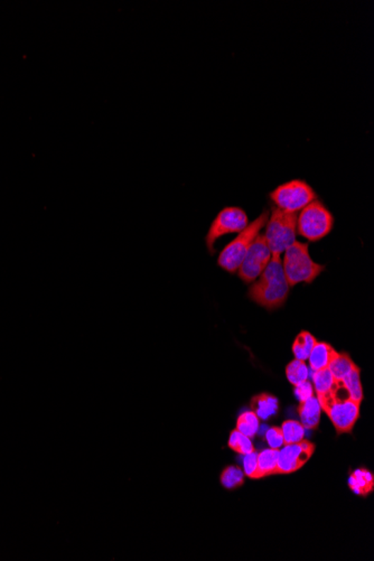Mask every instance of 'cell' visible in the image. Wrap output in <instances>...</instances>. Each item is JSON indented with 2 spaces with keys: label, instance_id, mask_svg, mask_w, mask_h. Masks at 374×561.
<instances>
[{
  "label": "cell",
  "instance_id": "obj_1",
  "mask_svg": "<svg viewBox=\"0 0 374 561\" xmlns=\"http://www.w3.org/2000/svg\"><path fill=\"white\" fill-rule=\"evenodd\" d=\"M259 277V280L252 282L249 289L251 301L268 311L280 308L288 299L291 291L280 255H272L268 266Z\"/></svg>",
  "mask_w": 374,
  "mask_h": 561
},
{
  "label": "cell",
  "instance_id": "obj_2",
  "mask_svg": "<svg viewBox=\"0 0 374 561\" xmlns=\"http://www.w3.org/2000/svg\"><path fill=\"white\" fill-rule=\"evenodd\" d=\"M284 253V272L291 288L302 282L312 284L325 270V266L310 258L307 243L295 241Z\"/></svg>",
  "mask_w": 374,
  "mask_h": 561
},
{
  "label": "cell",
  "instance_id": "obj_3",
  "mask_svg": "<svg viewBox=\"0 0 374 561\" xmlns=\"http://www.w3.org/2000/svg\"><path fill=\"white\" fill-rule=\"evenodd\" d=\"M269 214V211L267 209L264 211L256 220L249 223L248 226L243 231L240 232L235 239L232 240L229 245L224 247L218 255V266L230 274H237L238 269L241 266L249 248L252 245L253 240L256 239L258 234L262 233Z\"/></svg>",
  "mask_w": 374,
  "mask_h": 561
},
{
  "label": "cell",
  "instance_id": "obj_4",
  "mask_svg": "<svg viewBox=\"0 0 374 561\" xmlns=\"http://www.w3.org/2000/svg\"><path fill=\"white\" fill-rule=\"evenodd\" d=\"M264 240L272 255H281L297 241V215L274 207L266 223Z\"/></svg>",
  "mask_w": 374,
  "mask_h": 561
},
{
  "label": "cell",
  "instance_id": "obj_5",
  "mask_svg": "<svg viewBox=\"0 0 374 561\" xmlns=\"http://www.w3.org/2000/svg\"><path fill=\"white\" fill-rule=\"evenodd\" d=\"M333 226V214L318 199L305 207L297 216V233L310 242L324 239L331 233Z\"/></svg>",
  "mask_w": 374,
  "mask_h": 561
},
{
  "label": "cell",
  "instance_id": "obj_6",
  "mask_svg": "<svg viewBox=\"0 0 374 561\" xmlns=\"http://www.w3.org/2000/svg\"><path fill=\"white\" fill-rule=\"evenodd\" d=\"M320 405L331 419L339 435L352 432L354 424L360 417V405L347 397L346 391L341 381L337 393L326 399Z\"/></svg>",
  "mask_w": 374,
  "mask_h": 561
},
{
  "label": "cell",
  "instance_id": "obj_7",
  "mask_svg": "<svg viewBox=\"0 0 374 561\" xmlns=\"http://www.w3.org/2000/svg\"><path fill=\"white\" fill-rule=\"evenodd\" d=\"M269 197L277 209L296 214L317 199V194L305 180H293L276 187Z\"/></svg>",
  "mask_w": 374,
  "mask_h": 561
},
{
  "label": "cell",
  "instance_id": "obj_8",
  "mask_svg": "<svg viewBox=\"0 0 374 561\" xmlns=\"http://www.w3.org/2000/svg\"><path fill=\"white\" fill-rule=\"evenodd\" d=\"M248 224L249 218L245 209L238 207H224L213 220L205 236V243L210 253H214V245L220 238L226 234L240 233Z\"/></svg>",
  "mask_w": 374,
  "mask_h": 561
},
{
  "label": "cell",
  "instance_id": "obj_9",
  "mask_svg": "<svg viewBox=\"0 0 374 561\" xmlns=\"http://www.w3.org/2000/svg\"><path fill=\"white\" fill-rule=\"evenodd\" d=\"M271 253L264 240V234H258L249 248L241 266L238 269V276L245 284L256 282L271 260Z\"/></svg>",
  "mask_w": 374,
  "mask_h": 561
},
{
  "label": "cell",
  "instance_id": "obj_10",
  "mask_svg": "<svg viewBox=\"0 0 374 561\" xmlns=\"http://www.w3.org/2000/svg\"><path fill=\"white\" fill-rule=\"evenodd\" d=\"M315 451V445L308 441L285 445L279 451L277 463V474H291L296 472L308 462Z\"/></svg>",
  "mask_w": 374,
  "mask_h": 561
},
{
  "label": "cell",
  "instance_id": "obj_11",
  "mask_svg": "<svg viewBox=\"0 0 374 561\" xmlns=\"http://www.w3.org/2000/svg\"><path fill=\"white\" fill-rule=\"evenodd\" d=\"M312 381H314V390L316 391V398H317L320 405L323 403L326 399L335 395L339 387V381H337L333 378L329 369L314 371Z\"/></svg>",
  "mask_w": 374,
  "mask_h": 561
},
{
  "label": "cell",
  "instance_id": "obj_12",
  "mask_svg": "<svg viewBox=\"0 0 374 561\" xmlns=\"http://www.w3.org/2000/svg\"><path fill=\"white\" fill-rule=\"evenodd\" d=\"M250 407L251 411H253L259 419L267 420L277 414L279 401L277 397L270 393H260L251 399Z\"/></svg>",
  "mask_w": 374,
  "mask_h": 561
},
{
  "label": "cell",
  "instance_id": "obj_13",
  "mask_svg": "<svg viewBox=\"0 0 374 561\" xmlns=\"http://www.w3.org/2000/svg\"><path fill=\"white\" fill-rule=\"evenodd\" d=\"M320 408L316 395H312L310 399L302 401L298 407V415L300 417V424L304 426L305 429H316L320 424Z\"/></svg>",
  "mask_w": 374,
  "mask_h": 561
},
{
  "label": "cell",
  "instance_id": "obj_14",
  "mask_svg": "<svg viewBox=\"0 0 374 561\" xmlns=\"http://www.w3.org/2000/svg\"><path fill=\"white\" fill-rule=\"evenodd\" d=\"M335 352H337L335 349L331 347L329 343L317 342L315 347H312L310 357L307 359V361L310 362V369L312 371H320L329 368V362Z\"/></svg>",
  "mask_w": 374,
  "mask_h": 561
},
{
  "label": "cell",
  "instance_id": "obj_15",
  "mask_svg": "<svg viewBox=\"0 0 374 561\" xmlns=\"http://www.w3.org/2000/svg\"><path fill=\"white\" fill-rule=\"evenodd\" d=\"M349 486L356 495L366 497L373 492V474L364 468L354 470L349 478Z\"/></svg>",
  "mask_w": 374,
  "mask_h": 561
},
{
  "label": "cell",
  "instance_id": "obj_16",
  "mask_svg": "<svg viewBox=\"0 0 374 561\" xmlns=\"http://www.w3.org/2000/svg\"><path fill=\"white\" fill-rule=\"evenodd\" d=\"M278 456H279V449H264L258 454L256 480L277 474Z\"/></svg>",
  "mask_w": 374,
  "mask_h": 561
},
{
  "label": "cell",
  "instance_id": "obj_17",
  "mask_svg": "<svg viewBox=\"0 0 374 561\" xmlns=\"http://www.w3.org/2000/svg\"><path fill=\"white\" fill-rule=\"evenodd\" d=\"M343 387L346 391L347 397L351 400L361 405L363 400V388L361 383V370L358 366H354L350 374H347L342 381Z\"/></svg>",
  "mask_w": 374,
  "mask_h": 561
},
{
  "label": "cell",
  "instance_id": "obj_18",
  "mask_svg": "<svg viewBox=\"0 0 374 561\" xmlns=\"http://www.w3.org/2000/svg\"><path fill=\"white\" fill-rule=\"evenodd\" d=\"M356 366V363L353 362L350 355L346 353L335 352L327 369L337 381H342L343 378L350 374Z\"/></svg>",
  "mask_w": 374,
  "mask_h": 561
},
{
  "label": "cell",
  "instance_id": "obj_19",
  "mask_svg": "<svg viewBox=\"0 0 374 561\" xmlns=\"http://www.w3.org/2000/svg\"><path fill=\"white\" fill-rule=\"evenodd\" d=\"M316 343H317V340L310 332H307V330L300 332L293 344V353L295 355V359L306 362Z\"/></svg>",
  "mask_w": 374,
  "mask_h": 561
},
{
  "label": "cell",
  "instance_id": "obj_20",
  "mask_svg": "<svg viewBox=\"0 0 374 561\" xmlns=\"http://www.w3.org/2000/svg\"><path fill=\"white\" fill-rule=\"evenodd\" d=\"M284 435V444L291 445L304 441L305 428L300 422L296 420H286L281 426Z\"/></svg>",
  "mask_w": 374,
  "mask_h": 561
},
{
  "label": "cell",
  "instance_id": "obj_21",
  "mask_svg": "<svg viewBox=\"0 0 374 561\" xmlns=\"http://www.w3.org/2000/svg\"><path fill=\"white\" fill-rule=\"evenodd\" d=\"M308 376H310V371L304 361L295 359L289 363L288 366H286V376L293 387L302 382L307 381Z\"/></svg>",
  "mask_w": 374,
  "mask_h": 561
},
{
  "label": "cell",
  "instance_id": "obj_22",
  "mask_svg": "<svg viewBox=\"0 0 374 561\" xmlns=\"http://www.w3.org/2000/svg\"><path fill=\"white\" fill-rule=\"evenodd\" d=\"M237 430L247 437L252 438L259 430V418L253 411H245L237 420Z\"/></svg>",
  "mask_w": 374,
  "mask_h": 561
},
{
  "label": "cell",
  "instance_id": "obj_23",
  "mask_svg": "<svg viewBox=\"0 0 374 561\" xmlns=\"http://www.w3.org/2000/svg\"><path fill=\"white\" fill-rule=\"evenodd\" d=\"M245 483V473L238 466H229L222 472L221 484L228 490L237 489Z\"/></svg>",
  "mask_w": 374,
  "mask_h": 561
},
{
  "label": "cell",
  "instance_id": "obj_24",
  "mask_svg": "<svg viewBox=\"0 0 374 561\" xmlns=\"http://www.w3.org/2000/svg\"><path fill=\"white\" fill-rule=\"evenodd\" d=\"M229 447L232 451H237L239 454H249L255 451L252 443H251V438L242 435L241 432H238L237 429L231 432L229 438Z\"/></svg>",
  "mask_w": 374,
  "mask_h": 561
},
{
  "label": "cell",
  "instance_id": "obj_25",
  "mask_svg": "<svg viewBox=\"0 0 374 561\" xmlns=\"http://www.w3.org/2000/svg\"><path fill=\"white\" fill-rule=\"evenodd\" d=\"M257 458H258V454L256 451L245 454V458H243V473H245V475L252 478V480H256L257 468H258Z\"/></svg>",
  "mask_w": 374,
  "mask_h": 561
},
{
  "label": "cell",
  "instance_id": "obj_26",
  "mask_svg": "<svg viewBox=\"0 0 374 561\" xmlns=\"http://www.w3.org/2000/svg\"><path fill=\"white\" fill-rule=\"evenodd\" d=\"M266 441L270 449H279L284 445V435L281 428L271 427L267 430Z\"/></svg>",
  "mask_w": 374,
  "mask_h": 561
},
{
  "label": "cell",
  "instance_id": "obj_27",
  "mask_svg": "<svg viewBox=\"0 0 374 561\" xmlns=\"http://www.w3.org/2000/svg\"><path fill=\"white\" fill-rule=\"evenodd\" d=\"M293 392H295V395L298 398V400L302 403L314 395V387L310 382L305 381L295 386Z\"/></svg>",
  "mask_w": 374,
  "mask_h": 561
}]
</instances>
